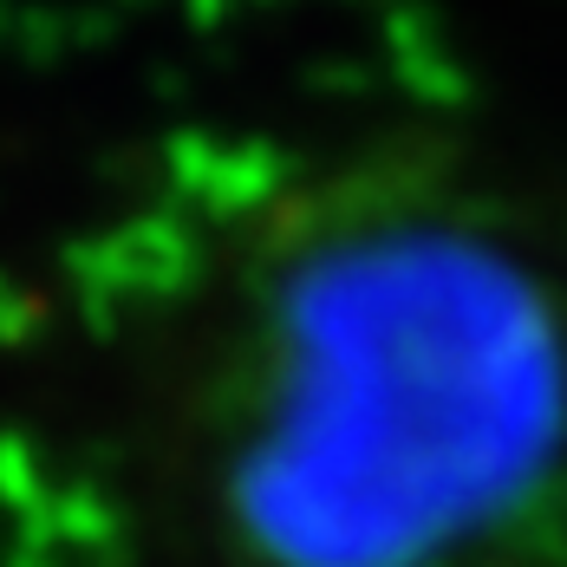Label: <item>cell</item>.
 Segmentation results:
<instances>
[{
    "label": "cell",
    "mask_w": 567,
    "mask_h": 567,
    "mask_svg": "<svg viewBox=\"0 0 567 567\" xmlns=\"http://www.w3.org/2000/svg\"><path fill=\"white\" fill-rule=\"evenodd\" d=\"M85 333L144 567H567V189L483 137L196 151Z\"/></svg>",
    "instance_id": "1"
}]
</instances>
